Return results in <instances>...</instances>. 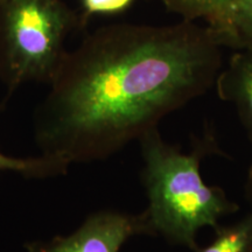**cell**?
<instances>
[{
  "label": "cell",
  "instance_id": "6da1fadb",
  "mask_svg": "<svg viewBox=\"0 0 252 252\" xmlns=\"http://www.w3.org/2000/svg\"><path fill=\"white\" fill-rule=\"evenodd\" d=\"M220 46L193 21L100 28L65 53L34 122L41 153L105 160L216 82Z\"/></svg>",
  "mask_w": 252,
  "mask_h": 252
},
{
  "label": "cell",
  "instance_id": "8fae6325",
  "mask_svg": "<svg viewBox=\"0 0 252 252\" xmlns=\"http://www.w3.org/2000/svg\"><path fill=\"white\" fill-rule=\"evenodd\" d=\"M249 194H250V198H251V202H252V168L250 171V174H249Z\"/></svg>",
  "mask_w": 252,
  "mask_h": 252
},
{
  "label": "cell",
  "instance_id": "52a82bcc",
  "mask_svg": "<svg viewBox=\"0 0 252 252\" xmlns=\"http://www.w3.org/2000/svg\"><path fill=\"white\" fill-rule=\"evenodd\" d=\"M69 165L60 158L41 153L37 157L15 158L0 152V174L13 172L27 179H49L64 175Z\"/></svg>",
  "mask_w": 252,
  "mask_h": 252
},
{
  "label": "cell",
  "instance_id": "7a4b0ae2",
  "mask_svg": "<svg viewBox=\"0 0 252 252\" xmlns=\"http://www.w3.org/2000/svg\"><path fill=\"white\" fill-rule=\"evenodd\" d=\"M138 141L144 161L141 179L149 200L144 214L151 235H161L173 243L196 250L201 229H217L220 217L238 210L223 189L204 184L200 165L207 146L184 153L166 143L158 127Z\"/></svg>",
  "mask_w": 252,
  "mask_h": 252
},
{
  "label": "cell",
  "instance_id": "277c9868",
  "mask_svg": "<svg viewBox=\"0 0 252 252\" xmlns=\"http://www.w3.org/2000/svg\"><path fill=\"white\" fill-rule=\"evenodd\" d=\"M151 235L144 212L138 215L99 210L91 214L68 236H56L50 241L26 244L27 252H119L127 239Z\"/></svg>",
  "mask_w": 252,
  "mask_h": 252
},
{
  "label": "cell",
  "instance_id": "5b68a950",
  "mask_svg": "<svg viewBox=\"0 0 252 252\" xmlns=\"http://www.w3.org/2000/svg\"><path fill=\"white\" fill-rule=\"evenodd\" d=\"M215 83L220 98L234 104L252 139V48L239 49Z\"/></svg>",
  "mask_w": 252,
  "mask_h": 252
},
{
  "label": "cell",
  "instance_id": "8992f818",
  "mask_svg": "<svg viewBox=\"0 0 252 252\" xmlns=\"http://www.w3.org/2000/svg\"><path fill=\"white\" fill-rule=\"evenodd\" d=\"M220 47L252 48V0H231L215 18L207 21Z\"/></svg>",
  "mask_w": 252,
  "mask_h": 252
},
{
  "label": "cell",
  "instance_id": "30bf717a",
  "mask_svg": "<svg viewBox=\"0 0 252 252\" xmlns=\"http://www.w3.org/2000/svg\"><path fill=\"white\" fill-rule=\"evenodd\" d=\"M89 13H113L130 5L132 0H82Z\"/></svg>",
  "mask_w": 252,
  "mask_h": 252
},
{
  "label": "cell",
  "instance_id": "ba28073f",
  "mask_svg": "<svg viewBox=\"0 0 252 252\" xmlns=\"http://www.w3.org/2000/svg\"><path fill=\"white\" fill-rule=\"evenodd\" d=\"M216 237L196 252H252V210L244 219L228 226L215 229Z\"/></svg>",
  "mask_w": 252,
  "mask_h": 252
},
{
  "label": "cell",
  "instance_id": "3957f363",
  "mask_svg": "<svg viewBox=\"0 0 252 252\" xmlns=\"http://www.w3.org/2000/svg\"><path fill=\"white\" fill-rule=\"evenodd\" d=\"M71 27L61 0H0V77L11 93L26 82H52Z\"/></svg>",
  "mask_w": 252,
  "mask_h": 252
},
{
  "label": "cell",
  "instance_id": "9c48e42d",
  "mask_svg": "<svg viewBox=\"0 0 252 252\" xmlns=\"http://www.w3.org/2000/svg\"><path fill=\"white\" fill-rule=\"evenodd\" d=\"M168 11L179 14L186 21L204 19L208 21L224 9L231 0H161Z\"/></svg>",
  "mask_w": 252,
  "mask_h": 252
}]
</instances>
